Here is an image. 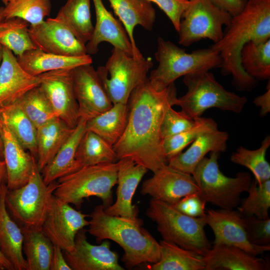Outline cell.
<instances>
[{
  "label": "cell",
  "instance_id": "6da1fadb",
  "mask_svg": "<svg viewBox=\"0 0 270 270\" xmlns=\"http://www.w3.org/2000/svg\"><path fill=\"white\" fill-rule=\"evenodd\" d=\"M176 98L174 82L158 91L148 79L134 90L128 102L126 129L112 146L118 160L130 158L153 173L168 164L160 126L166 111L174 106Z\"/></svg>",
  "mask_w": 270,
  "mask_h": 270
},
{
  "label": "cell",
  "instance_id": "7a4b0ae2",
  "mask_svg": "<svg viewBox=\"0 0 270 270\" xmlns=\"http://www.w3.org/2000/svg\"><path fill=\"white\" fill-rule=\"evenodd\" d=\"M270 40V0H247L242 10L232 16L222 39L210 48L222 59L221 73L231 74L232 84L239 90L250 91L257 80L242 68L240 52L248 42H264Z\"/></svg>",
  "mask_w": 270,
  "mask_h": 270
},
{
  "label": "cell",
  "instance_id": "3957f363",
  "mask_svg": "<svg viewBox=\"0 0 270 270\" xmlns=\"http://www.w3.org/2000/svg\"><path fill=\"white\" fill-rule=\"evenodd\" d=\"M104 209L102 204L98 205L89 216L87 232L97 242L110 240L118 244L124 252L122 260L129 268L160 260L159 242L142 226V220L110 216Z\"/></svg>",
  "mask_w": 270,
  "mask_h": 270
},
{
  "label": "cell",
  "instance_id": "277c9868",
  "mask_svg": "<svg viewBox=\"0 0 270 270\" xmlns=\"http://www.w3.org/2000/svg\"><path fill=\"white\" fill-rule=\"evenodd\" d=\"M155 58L157 68L152 70L148 80L156 90L161 91L180 76L220 68L222 59L219 54L209 48L191 53L161 37L158 38Z\"/></svg>",
  "mask_w": 270,
  "mask_h": 270
},
{
  "label": "cell",
  "instance_id": "5b68a950",
  "mask_svg": "<svg viewBox=\"0 0 270 270\" xmlns=\"http://www.w3.org/2000/svg\"><path fill=\"white\" fill-rule=\"evenodd\" d=\"M147 216L154 222L163 240L183 248L204 256L212 246L205 232V216L194 218L187 216L172 205L151 198Z\"/></svg>",
  "mask_w": 270,
  "mask_h": 270
},
{
  "label": "cell",
  "instance_id": "8992f818",
  "mask_svg": "<svg viewBox=\"0 0 270 270\" xmlns=\"http://www.w3.org/2000/svg\"><path fill=\"white\" fill-rule=\"evenodd\" d=\"M118 162L84 166L56 181L54 196L80 208L84 199L96 196L106 208L112 204V188L117 184Z\"/></svg>",
  "mask_w": 270,
  "mask_h": 270
},
{
  "label": "cell",
  "instance_id": "52a82bcc",
  "mask_svg": "<svg viewBox=\"0 0 270 270\" xmlns=\"http://www.w3.org/2000/svg\"><path fill=\"white\" fill-rule=\"evenodd\" d=\"M186 92L177 98L174 106L181 112L194 119L200 117L208 109L218 108L236 114L242 112L247 98L226 90L209 71H203L184 76Z\"/></svg>",
  "mask_w": 270,
  "mask_h": 270
},
{
  "label": "cell",
  "instance_id": "ba28073f",
  "mask_svg": "<svg viewBox=\"0 0 270 270\" xmlns=\"http://www.w3.org/2000/svg\"><path fill=\"white\" fill-rule=\"evenodd\" d=\"M220 152H210L196 165L192 175L198 188V194L206 203L222 209L234 210L240 204V196L247 192L252 183L251 175L240 172L235 177L224 175L218 164Z\"/></svg>",
  "mask_w": 270,
  "mask_h": 270
},
{
  "label": "cell",
  "instance_id": "9c48e42d",
  "mask_svg": "<svg viewBox=\"0 0 270 270\" xmlns=\"http://www.w3.org/2000/svg\"><path fill=\"white\" fill-rule=\"evenodd\" d=\"M58 184L56 180L46 184L36 163L26 184L18 188L8 189L6 207L22 227L41 230Z\"/></svg>",
  "mask_w": 270,
  "mask_h": 270
},
{
  "label": "cell",
  "instance_id": "30bf717a",
  "mask_svg": "<svg viewBox=\"0 0 270 270\" xmlns=\"http://www.w3.org/2000/svg\"><path fill=\"white\" fill-rule=\"evenodd\" d=\"M152 66L150 57L136 58L114 47L106 64L96 71L112 103L128 104L134 90L148 80Z\"/></svg>",
  "mask_w": 270,
  "mask_h": 270
},
{
  "label": "cell",
  "instance_id": "8fae6325",
  "mask_svg": "<svg viewBox=\"0 0 270 270\" xmlns=\"http://www.w3.org/2000/svg\"><path fill=\"white\" fill-rule=\"evenodd\" d=\"M232 18L208 0H190L180 24L178 42L185 46L206 38L216 43L224 35L222 26H228Z\"/></svg>",
  "mask_w": 270,
  "mask_h": 270
},
{
  "label": "cell",
  "instance_id": "7c38bea8",
  "mask_svg": "<svg viewBox=\"0 0 270 270\" xmlns=\"http://www.w3.org/2000/svg\"><path fill=\"white\" fill-rule=\"evenodd\" d=\"M74 69L54 70L40 74V88L56 117L74 128L79 120L73 80Z\"/></svg>",
  "mask_w": 270,
  "mask_h": 270
},
{
  "label": "cell",
  "instance_id": "4fadbf2b",
  "mask_svg": "<svg viewBox=\"0 0 270 270\" xmlns=\"http://www.w3.org/2000/svg\"><path fill=\"white\" fill-rule=\"evenodd\" d=\"M205 220L214 232V244L234 246L256 256L270 250V245L257 246L250 242L244 216L238 210L210 208L206 211Z\"/></svg>",
  "mask_w": 270,
  "mask_h": 270
},
{
  "label": "cell",
  "instance_id": "5bb4252c",
  "mask_svg": "<svg viewBox=\"0 0 270 270\" xmlns=\"http://www.w3.org/2000/svg\"><path fill=\"white\" fill-rule=\"evenodd\" d=\"M89 216L54 196L42 230L54 244L70 252L74 248L78 232L88 226L90 221L86 218Z\"/></svg>",
  "mask_w": 270,
  "mask_h": 270
},
{
  "label": "cell",
  "instance_id": "9a60e30c",
  "mask_svg": "<svg viewBox=\"0 0 270 270\" xmlns=\"http://www.w3.org/2000/svg\"><path fill=\"white\" fill-rule=\"evenodd\" d=\"M28 32L36 48L45 52L64 56L88 54L86 44L56 18H48L38 24L30 25Z\"/></svg>",
  "mask_w": 270,
  "mask_h": 270
},
{
  "label": "cell",
  "instance_id": "2e32d148",
  "mask_svg": "<svg viewBox=\"0 0 270 270\" xmlns=\"http://www.w3.org/2000/svg\"><path fill=\"white\" fill-rule=\"evenodd\" d=\"M73 80L80 118L88 120L112 108L113 104L92 64L74 68Z\"/></svg>",
  "mask_w": 270,
  "mask_h": 270
},
{
  "label": "cell",
  "instance_id": "e0dca14e",
  "mask_svg": "<svg viewBox=\"0 0 270 270\" xmlns=\"http://www.w3.org/2000/svg\"><path fill=\"white\" fill-rule=\"evenodd\" d=\"M140 193L174 205L187 195L198 193V188L192 174L167 164L142 182Z\"/></svg>",
  "mask_w": 270,
  "mask_h": 270
},
{
  "label": "cell",
  "instance_id": "ac0fdd59",
  "mask_svg": "<svg viewBox=\"0 0 270 270\" xmlns=\"http://www.w3.org/2000/svg\"><path fill=\"white\" fill-rule=\"evenodd\" d=\"M87 230L83 228L76 234L73 249L64 251V258L74 270H124L118 263V256L110 249L108 241L93 245L87 240Z\"/></svg>",
  "mask_w": 270,
  "mask_h": 270
},
{
  "label": "cell",
  "instance_id": "d6986e66",
  "mask_svg": "<svg viewBox=\"0 0 270 270\" xmlns=\"http://www.w3.org/2000/svg\"><path fill=\"white\" fill-rule=\"evenodd\" d=\"M118 162L116 200L104 210L110 216L136 218H138V210L136 205L132 204V197L148 170L130 158H121Z\"/></svg>",
  "mask_w": 270,
  "mask_h": 270
},
{
  "label": "cell",
  "instance_id": "ffe728a7",
  "mask_svg": "<svg viewBox=\"0 0 270 270\" xmlns=\"http://www.w3.org/2000/svg\"><path fill=\"white\" fill-rule=\"evenodd\" d=\"M40 76H33L20 65L16 56L3 46L0 66V106L12 104L40 86Z\"/></svg>",
  "mask_w": 270,
  "mask_h": 270
},
{
  "label": "cell",
  "instance_id": "44dd1931",
  "mask_svg": "<svg viewBox=\"0 0 270 270\" xmlns=\"http://www.w3.org/2000/svg\"><path fill=\"white\" fill-rule=\"evenodd\" d=\"M95 9L96 22L90 40L86 44L88 54H94L102 42L124 50L134 56L133 49L122 24L105 7L102 0H92Z\"/></svg>",
  "mask_w": 270,
  "mask_h": 270
},
{
  "label": "cell",
  "instance_id": "7402d4cb",
  "mask_svg": "<svg viewBox=\"0 0 270 270\" xmlns=\"http://www.w3.org/2000/svg\"><path fill=\"white\" fill-rule=\"evenodd\" d=\"M2 125L6 186L8 190H14L23 186L28 182L36 160L26 151L8 128L2 123Z\"/></svg>",
  "mask_w": 270,
  "mask_h": 270
},
{
  "label": "cell",
  "instance_id": "603a6c76",
  "mask_svg": "<svg viewBox=\"0 0 270 270\" xmlns=\"http://www.w3.org/2000/svg\"><path fill=\"white\" fill-rule=\"evenodd\" d=\"M204 270H268V260L259 258L238 247L214 244L203 256Z\"/></svg>",
  "mask_w": 270,
  "mask_h": 270
},
{
  "label": "cell",
  "instance_id": "cb8c5ba5",
  "mask_svg": "<svg viewBox=\"0 0 270 270\" xmlns=\"http://www.w3.org/2000/svg\"><path fill=\"white\" fill-rule=\"evenodd\" d=\"M127 33L131 43L134 57H144L136 44L134 28L138 25L146 30H152L156 19L155 9L147 0H108Z\"/></svg>",
  "mask_w": 270,
  "mask_h": 270
},
{
  "label": "cell",
  "instance_id": "d4e9b609",
  "mask_svg": "<svg viewBox=\"0 0 270 270\" xmlns=\"http://www.w3.org/2000/svg\"><path fill=\"white\" fill-rule=\"evenodd\" d=\"M229 135L218 129L204 133L198 136L188 148L170 160L168 164L183 172L192 174L198 162L208 153L223 152L227 148Z\"/></svg>",
  "mask_w": 270,
  "mask_h": 270
},
{
  "label": "cell",
  "instance_id": "484cf974",
  "mask_svg": "<svg viewBox=\"0 0 270 270\" xmlns=\"http://www.w3.org/2000/svg\"><path fill=\"white\" fill-rule=\"evenodd\" d=\"M8 188L2 185L0 192V251L14 270H28L23 254V234L21 228L10 217L5 202Z\"/></svg>",
  "mask_w": 270,
  "mask_h": 270
},
{
  "label": "cell",
  "instance_id": "4316f807",
  "mask_svg": "<svg viewBox=\"0 0 270 270\" xmlns=\"http://www.w3.org/2000/svg\"><path fill=\"white\" fill-rule=\"evenodd\" d=\"M86 120L82 118H79L70 136L41 172L46 184L82 168L76 159V154L80 140L86 132Z\"/></svg>",
  "mask_w": 270,
  "mask_h": 270
},
{
  "label": "cell",
  "instance_id": "83f0119b",
  "mask_svg": "<svg viewBox=\"0 0 270 270\" xmlns=\"http://www.w3.org/2000/svg\"><path fill=\"white\" fill-rule=\"evenodd\" d=\"M16 58L26 72L35 76L54 70L74 69L92 62L90 55L88 54L64 56L46 52L38 48L28 50Z\"/></svg>",
  "mask_w": 270,
  "mask_h": 270
},
{
  "label": "cell",
  "instance_id": "f1b7e54d",
  "mask_svg": "<svg viewBox=\"0 0 270 270\" xmlns=\"http://www.w3.org/2000/svg\"><path fill=\"white\" fill-rule=\"evenodd\" d=\"M74 130L58 117L36 128V164L40 172L52 160Z\"/></svg>",
  "mask_w": 270,
  "mask_h": 270
},
{
  "label": "cell",
  "instance_id": "f546056e",
  "mask_svg": "<svg viewBox=\"0 0 270 270\" xmlns=\"http://www.w3.org/2000/svg\"><path fill=\"white\" fill-rule=\"evenodd\" d=\"M0 119L22 146L36 160V128L18 102L0 106Z\"/></svg>",
  "mask_w": 270,
  "mask_h": 270
},
{
  "label": "cell",
  "instance_id": "4dcf8cb0",
  "mask_svg": "<svg viewBox=\"0 0 270 270\" xmlns=\"http://www.w3.org/2000/svg\"><path fill=\"white\" fill-rule=\"evenodd\" d=\"M128 114V104H113L108 110L87 120L86 130L95 133L113 146L126 129Z\"/></svg>",
  "mask_w": 270,
  "mask_h": 270
},
{
  "label": "cell",
  "instance_id": "1f68e13d",
  "mask_svg": "<svg viewBox=\"0 0 270 270\" xmlns=\"http://www.w3.org/2000/svg\"><path fill=\"white\" fill-rule=\"evenodd\" d=\"M63 22L83 44L90 40L94 30L90 0H67L56 17Z\"/></svg>",
  "mask_w": 270,
  "mask_h": 270
},
{
  "label": "cell",
  "instance_id": "d6a6232c",
  "mask_svg": "<svg viewBox=\"0 0 270 270\" xmlns=\"http://www.w3.org/2000/svg\"><path fill=\"white\" fill-rule=\"evenodd\" d=\"M160 258L149 266L150 270H204L202 256L162 240L159 242Z\"/></svg>",
  "mask_w": 270,
  "mask_h": 270
},
{
  "label": "cell",
  "instance_id": "836d02e7",
  "mask_svg": "<svg viewBox=\"0 0 270 270\" xmlns=\"http://www.w3.org/2000/svg\"><path fill=\"white\" fill-rule=\"evenodd\" d=\"M28 270H50L54 244L42 229L20 227Z\"/></svg>",
  "mask_w": 270,
  "mask_h": 270
},
{
  "label": "cell",
  "instance_id": "e575fe53",
  "mask_svg": "<svg viewBox=\"0 0 270 270\" xmlns=\"http://www.w3.org/2000/svg\"><path fill=\"white\" fill-rule=\"evenodd\" d=\"M76 159L82 167L118 160L112 146L89 130H86L80 140Z\"/></svg>",
  "mask_w": 270,
  "mask_h": 270
},
{
  "label": "cell",
  "instance_id": "d590c367",
  "mask_svg": "<svg viewBox=\"0 0 270 270\" xmlns=\"http://www.w3.org/2000/svg\"><path fill=\"white\" fill-rule=\"evenodd\" d=\"M240 64L247 74L256 80L270 78V40L262 43L250 42L242 49Z\"/></svg>",
  "mask_w": 270,
  "mask_h": 270
},
{
  "label": "cell",
  "instance_id": "8d00e7d4",
  "mask_svg": "<svg viewBox=\"0 0 270 270\" xmlns=\"http://www.w3.org/2000/svg\"><path fill=\"white\" fill-rule=\"evenodd\" d=\"M28 23L18 18L0 20V44L16 56L36 48L30 38Z\"/></svg>",
  "mask_w": 270,
  "mask_h": 270
},
{
  "label": "cell",
  "instance_id": "74e56055",
  "mask_svg": "<svg viewBox=\"0 0 270 270\" xmlns=\"http://www.w3.org/2000/svg\"><path fill=\"white\" fill-rule=\"evenodd\" d=\"M270 146V136L263 140L260 146L256 150L239 146L230 156V160L248 168L253 174L254 180L260 184L270 179V165L266 158Z\"/></svg>",
  "mask_w": 270,
  "mask_h": 270
},
{
  "label": "cell",
  "instance_id": "f35d334b",
  "mask_svg": "<svg viewBox=\"0 0 270 270\" xmlns=\"http://www.w3.org/2000/svg\"><path fill=\"white\" fill-rule=\"evenodd\" d=\"M217 129V124L213 119L200 116L196 118V124L191 128L164 138L162 148L168 163L170 160L182 152L187 146L192 142L198 136Z\"/></svg>",
  "mask_w": 270,
  "mask_h": 270
},
{
  "label": "cell",
  "instance_id": "ab89813d",
  "mask_svg": "<svg viewBox=\"0 0 270 270\" xmlns=\"http://www.w3.org/2000/svg\"><path fill=\"white\" fill-rule=\"evenodd\" d=\"M16 102L36 128L56 117L40 86L27 92Z\"/></svg>",
  "mask_w": 270,
  "mask_h": 270
},
{
  "label": "cell",
  "instance_id": "60d3db41",
  "mask_svg": "<svg viewBox=\"0 0 270 270\" xmlns=\"http://www.w3.org/2000/svg\"><path fill=\"white\" fill-rule=\"evenodd\" d=\"M51 10L50 0H10L3 9L4 19L20 18L30 25L44 20Z\"/></svg>",
  "mask_w": 270,
  "mask_h": 270
},
{
  "label": "cell",
  "instance_id": "b9f144b4",
  "mask_svg": "<svg viewBox=\"0 0 270 270\" xmlns=\"http://www.w3.org/2000/svg\"><path fill=\"white\" fill-rule=\"evenodd\" d=\"M248 196L237 207L244 216H254L260 219L270 218V179L258 184L252 180L247 192Z\"/></svg>",
  "mask_w": 270,
  "mask_h": 270
},
{
  "label": "cell",
  "instance_id": "7bdbcfd3",
  "mask_svg": "<svg viewBox=\"0 0 270 270\" xmlns=\"http://www.w3.org/2000/svg\"><path fill=\"white\" fill-rule=\"evenodd\" d=\"M196 118L186 116L182 112H176L172 106L166 111L160 126V134L162 139L184 132L193 126Z\"/></svg>",
  "mask_w": 270,
  "mask_h": 270
},
{
  "label": "cell",
  "instance_id": "ee69618b",
  "mask_svg": "<svg viewBox=\"0 0 270 270\" xmlns=\"http://www.w3.org/2000/svg\"><path fill=\"white\" fill-rule=\"evenodd\" d=\"M246 228L251 243L257 246L270 245V219L244 216Z\"/></svg>",
  "mask_w": 270,
  "mask_h": 270
},
{
  "label": "cell",
  "instance_id": "f6af8a7d",
  "mask_svg": "<svg viewBox=\"0 0 270 270\" xmlns=\"http://www.w3.org/2000/svg\"><path fill=\"white\" fill-rule=\"evenodd\" d=\"M155 3L167 16L176 32L190 0H147Z\"/></svg>",
  "mask_w": 270,
  "mask_h": 270
},
{
  "label": "cell",
  "instance_id": "bcb514c9",
  "mask_svg": "<svg viewBox=\"0 0 270 270\" xmlns=\"http://www.w3.org/2000/svg\"><path fill=\"white\" fill-rule=\"evenodd\" d=\"M206 204L198 193H194L183 197L172 206L187 216L199 218L206 214Z\"/></svg>",
  "mask_w": 270,
  "mask_h": 270
},
{
  "label": "cell",
  "instance_id": "7dc6e473",
  "mask_svg": "<svg viewBox=\"0 0 270 270\" xmlns=\"http://www.w3.org/2000/svg\"><path fill=\"white\" fill-rule=\"evenodd\" d=\"M210 2L228 12L232 16L240 13L244 8L247 0H208Z\"/></svg>",
  "mask_w": 270,
  "mask_h": 270
},
{
  "label": "cell",
  "instance_id": "c3c4849f",
  "mask_svg": "<svg viewBox=\"0 0 270 270\" xmlns=\"http://www.w3.org/2000/svg\"><path fill=\"white\" fill-rule=\"evenodd\" d=\"M62 250L59 246L54 244L50 270H72L63 255Z\"/></svg>",
  "mask_w": 270,
  "mask_h": 270
},
{
  "label": "cell",
  "instance_id": "681fc988",
  "mask_svg": "<svg viewBox=\"0 0 270 270\" xmlns=\"http://www.w3.org/2000/svg\"><path fill=\"white\" fill-rule=\"evenodd\" d=\"M254 104L260 108V114L265 116L270 112V82L266 86V91L262 95L256 97L254 100Z\"/></svg>",
  "mask_w": 270,
  "mask_h": 270
},
{
  "label": "cell",
  "instance_id": "f907efd6",
  "mask_svg": "<svg viewBox=\"0 0 270 270\" xmlns=\"http://www.w3.org/2000/svg\"><path fill=\"white\" fill-rule=\"evenodd\" d=\"M2 186L0 187V192ZM0 265L4 270H14L12 264L5 258L0 251Z\"/></svg>",
  "mask_w": 270,
  "mask_h": 270
},
{
  "label": "cell",
  "instance_id": "816d5d0a",
  "mask_svg": "<svg viewBox=\"0 0 270 270\" xmlns=\"http://www.w3.org/2000/svg\"><path fill=\"white\" fill-rule=\"evenodd\" d=\"M6 170L4 160H0V187L4 184L3 181L6 177Z\"/></svg>",
  "mask_w": 270,
  "mask_h": 270
},
{
  "label": "cell",
  "instance_id": "f5cc1de1",
  "mask_svg": "<svg viewBox=\"0 0 270 270\" xmlns=\"http://www.w3.org/2000/svg\"><path fill=\"white\" fill-rule=\"evenodd\" d=\"M0 160H4V144L2 138V125L0 119Z\"/></svg>",
  "mask_w": 270,
  "mask_h": 270
},
{
  "label": "cell",
  "instance_id": "db71d44e",
  "mask_svg": "<svg viewBox=\"0 0 270 270\" xmlns=\"http://www.w3.org/2000/svg\"><path fill=\"white\" fill-rule=\"evenodd\" d=\"M3 46L0 44V66L2 57Z\"/></svg>",
  "mask_w": 270,
  "mask_h": 270
},
{
  "label": "cell",
  "instance_id": "11a10c76",
  "mask_svg": "<svg viewBox=\"0 0 270 270\" xmlns=\"http://www.w3.org/2000/svg\"><path fill=\"white\" fill-rule=\"evenodd\" d=\"M3 9L4 8H0V20L4 19L3 16Z\"/></svg>",
  "mask_w": 270,
  "mask_h": 270
},
{
  "label": "cell",
  "instance_id": "9f6ffc18",
  "mask_svg": "<svg viewBox=\"0 0 270 270\" xmlns=\"http://www.w3.org/2000/svg\"><path fill=\"white\" fill-rule=\"evenodd\" d=\"M1 1L5 4L6 5L10 0H1Z\"/></svg>",
  "mask_w": 270,
  "mask_h": 270
},
{
  "label": "cell",
  "instance_id": "6f0895ef",
  "mask_svg": "<svg viewBox=\"0 0 270 270\" xmlns=\"http://www.w3.org/2000/svg\"><path fill=\"white\" fill-rule=\"evenodd\" d=\"M0 270H4L3 268L0 265Z\"/></svg>",
  "mask_w": 270,
  "mask_h": 270
}]
</instances>
